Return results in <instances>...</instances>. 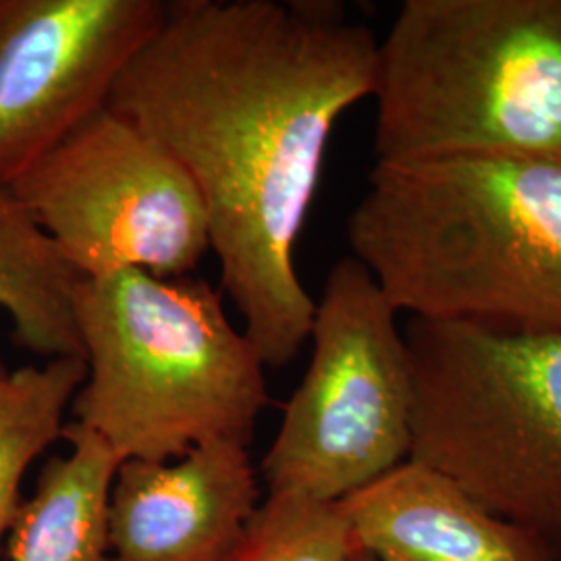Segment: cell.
Wrapping results in <instances>:
<instances>
[{
    "instance_id": "cell-3",
    "label": "cell",
    "mask_w": 561,
    "mask_h": 561,
    "mask_svg": "<svg viewBox=\"0 0 561 561\" xmlns=\"http://www.w3.org/2000/svg\"><path fill=\"white\" fill-rule=\"evenodd\" d=\"M73 312L85 381L71 422L121 461L180 460L208 443H252L271 401L266 366L210 283L121 271L80 279Z\"/></svg>"
},
{
    "instance_id": "cell-15",
    "label": "cell",
    "mask_w": 561,
    "mask_h": 561,
    "mask_svg": "<svg viewBox=\"0 0 561 561\" xmlns=\"http://www.w3.org/2000/svg\"><path fill=\"white\" fill-rule=\"evenodd\" d=\"M9 379H11V370H7L4 364L0 362V400H2V393H4V389L9 385Z\"/></svg>"
},
{
    "instance_id": "cell-9",
    "label": "cell",
    "mask_w": 561,
    "mask_h": 561,
    "mask_svg": "<svg viewBox=\"0 0 561 561\" xmlns=\"http://www.w3.org/2000/svg\"><path fill=\"white\" fill-rule=\"evenodd\" d=\"M261 505L248 447L208 443L180 460L121 461L108 497L115 561H221Z\"/></svg>"
},
{
    "instance_id": "cell-16",
    "label": "cell",
    "mask_w": 561,
    "mask_h": 561,
    "mask_svg": "<svg viewBox=\"0 0 561 561\" xmlns=\"http://www.w3.org/2000/svg\"><path fill=\"white\" fill-rule=\"evenodd\" d=\"M352 561H382V560H379V558H375V556H370V553H364V551H360V549H358V551H356V553H354V558H352Z\"/></svg>"
},
{
    "instance_id": "cell-12",
    "label": "cell",
    "mask_w": 561,
    "mask_h": 561,
    "mask_svg": "<svg viewBox=\"0 0 561 561\" xmlns=\"http://www.w3.org/2000/svg\"><path fill=\"white\" fill-rule=\"evenodd\" d=\"M80 279L15 194L0 190V310L20 347L46 360L83 358L73 312Z\"/></svg>"
},
{
    "instance_id": "cell-1",
    "label": "cell",
    "mask_w": 561,
    "mask_h": 561,
    "mask_svg": "<svg viewBox=\"0 0 561 561\" xmlns=\"http://www.w3.org/2000/svg\"><path fill=\"white\" fill-rule=\"evenodd\" d=\"M379 42L319 0H173L108 108L196 185L222 294L264 366L310 337L296 245L335 123L375 94Z\"/></svg>"
},
{
    "instance_id": "cell-5",
    "label": "cell",
    "mask_w": 561,
    "mask_h": 561,
    "mask_svg": "<svg viewBox=\"0 0 561 561\" xmlns=\"http://www.w3.org/2000/svg\"><path fill=\"white\" fill-rule=\"evenodd\" d=\"M410 458L561 561V333L412 319Z\"/></svg>"
},
{
    "instance_id": "cell-8",
    "label": "cell",
    "mask_w": 561,
    "mask_h": 561,
    "mask_svg": "<svg viewBox=\"0 0 561 561\" xmlns=\"http://www.w3.org/2000/svg\"><path fill=\"white\" fill-rule=\"evenodd\" d=\"M161 0H0V190L108 106Z\"/></svg>"
},
{
    "instance_id": "cell-6",
    "label": "cell",
    "mask_w": 561,
    "mask_h": 561,
    "mask_svg": "<svg viewBox=\"0 0 561 561\" xmlns=\"http://www.w3.org/2000/svg\"><path fill=\"white\" fill-rule=\"evenodd\" d=\"M308 341L262 474L268 495L337 503L410 458V356L398 310L354 256L329 271Z\"/></svg>"
},
{
    "instance_id": "cell-4",
    "label": "cell",
    "mask_w": 561,
    "mask_h": 561,
    "mask_svg": "<svg viewBox=\"0 0 561 561\" xmlns=\"http://www.w3.org/2000/svg\"><path fill=\"white\" fill-rule=\"evenodd\" d=\"M373 96L375 164L561 161V0H405Z\"/></svg>"
},
{
    "instance_id": "cell-14",
    "label": "cell",
    "mask_w": 561,
    "mask_h": 561,
    "mask_svg": "<svg viewBox=\"0 0 561 561\" xmlns=\"http://www.w3.org/2000/svg\"><path fill=\"white\" fill-rule=\"evenodd\" d=\"M356 551L337 503L268 495L221 561H352Z\"/></svg>"
},
{
    "instance_id": "cell-13",
    "label": "cell",
    "mask_w": 561,
    "mask_h": 561,
    "mask_svg": "<svg viewBox=\"0 0 561 561\" xmlns=\"http://www.w3.org/2000/svg\"><path fill=\"white\" fill-rule=\"evenodd\" d=\"M83 381V358H55L11 373L0 400V542L18 518L25 472L62 439L65 414Z\"/></svg>"
},
{
    "instance_id": "cell-7",
    "label": "cell",
    "mask_w": 561,
    "mask_h": 561,
    "mask_svg": "<svg viewBox=\"0 0 561 561\" xmlns=\"http://www.w3.org/2000/svg\"><path fill=\"white\" fill-rule=\"evenodd\" d=\"M9 192L81 279L121 271L185 277L210 252L196 185L167 148L108 106Z\"/></svg>"
},
{
    "instance_id": "cell-11",
    "label": "cell",
    "mask_w": 561,
    "mask_h": 561,
    "mask_svg": "<svg viewBox=\"0 0 561 561\" xmlns=\"http://www.w3.org/2000/svg\"><path fill=\"white\" fill-rule=\"evenodd\" d=\"M65 456L44 463L34 493L9 530L7 561H115L108 497L121 460L76 422H65Z\"/></svg>"
},
{
    "instance_id": "cell-2",
    "label": "cell",
    "mask_w": 561,
    "mask_h": 561,
    "mask_svg": "<svg viewBox=\"0 0 561 561\" xmlns=\"http://www.w3.org/2000/svg\"><path fill=\"white\" fill-rule=\"evenodd\" d=\"M347 241L412 319L561 333V161L375 164Z\"/></svg>"
},
{
    "instance_id": "cell-10",
    "label": "cell",
    "mask_w": 561,
    "mask_h": 561,
    "mask_svg": "<svg viewBox=\"0 0 561 561\" xmlns=\"http://www.w3.org/2000/svg\"><path fill=\"white\" fill-rule=\"evenodd\" d=\"M337 505L356 547L382 561H560L419 461H403Z\"/></svg>"
}]
</instances>
